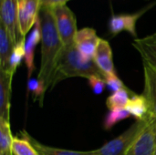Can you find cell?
<instances>
[{
	"label": "cell",
	"instance_id": "cell-1",
	"mask_svg": "<svg viewBox=\"0 0 156 155\" xmlns=\"http://www.w3.org/2000/svg\"><path fill=\"white\" fill-rule=\"evenodd\" d=\"M38 19L41 27V62L37 79L47 91L51 88L53 75L64 45L57 30L51 8L40 7Z\"/></svg>",
	"mask_w": 156,
	"mask_h": 155
},
{
	"label": "cell",
	"instance_id": "cell-2",
	"mask_svg": "<svg viewBox=\"0 0 156 155\" xmlns=\"http://www.w3.org/2000/svg\"><path fill=\"white\" fill-rule=\"evenodd\" d=\"M92 75L103 77V73L99 69L94 60H85L75 44L64 47L53 75L50 90L64 79L74 77L89 79Z\"/></svg>",
	"mask_w": 156,
	"mask_h": 155
},
{
	"label": "cell",
	"instance_id": "cell-3",
	"mask_svg": "<svg viewBox=\"0 0 156 155\" xmlns=\"http://www.w3.org/2000/svg\"><path fill=\"white\" fill-rule=\"evenodd\" d=\"M146 120L136 121L135 123H133L121 135L108 142L101 148L92 151L93 155H124L142 131V129L144 127Z\"/></svg>",
	"mask_w": 156,
	"mask_h": 155
},
{
	"label": "cell",
	"instance_id": "cell-4",
	"mask_svg": "<svg viewBox=\"0 0 156 155\" xmlns=\"http://www.w3.org/2000/svg\"><path fill=\"white\" fill-rule=\"evenodd\" d=\"M54 16L57 30L64 47L74 44L75 37L79 31L77 28V20L74 13L67 5L51 8Z\"/></svg>",
	"mask_w": 156,
	"mask_h": 155
},
{
	"label": "cell",
	"instance_id": "cell-5",
	"mask_svg": "<svg viewBox=\"0 0 156 155\" xmlns=\"http://www.w3.org/2000/svg\"><path fill=\"white\" fill-rule=\"evenodd\" d=\"M156 152V117L152 113L124 155H154Z\"/></svg>",
	"mask_w": 156,
	"mask_h": 155
},
{
	"label": "cell",
	"instance_id": "cell-6",
	"mask_svg": "<svg viewBox=\"0 0 156 155\" xmlns=\"http://www.w3.org/2000/svg\"><path fill=\"white\" fill-rule=\"evenodd\" d=\"M0 23L4 25L15 45L24 38L18 24V0H0Z\"/></svg>",
	"mask_w": 156,
	"mask_h": 155
},
{
	"label": "cell",
	"instance_id": "cell-7",
	"mask_svg": "<svg viewBox=\"0 0 156 155\" xmlns=\"http://www.w3.org/2000/svg\"><path fill=\"white\" fill-rule=\"evenodd\" d=\"M40 10L39 0H18V24L23 37L34 27Z\"/></svg>",
	"mask_w": 156,
	"mask_h": 155
},
{
	"label": "cell",
	"instance_id": "cell-8",
	"mask_svg": "<svg viewBox=\"0 0 156 155\" xmlns=\"http://www.w3.org/2000/svg\"><path fill=\"white\" fill-rule=\"evenodd\" d=\"M100 38L96 30L90 27H84L77 32L74 44L85 60H93Z\"/></svg>",
	"mask_w": 156,
	"mask_h": 155
},
{
	"label": "cell",
	"instance_id": "cell-9",
	"mask_svg": "<svg viewBox=\"0 0 156 155\" xmlns=\"http://www.w3.org/2000/svg\"><path fill=\"white\" fill-rule=\"evenodd\" d=\"M149 8V7H148ZM148 8L143 9L133 14H122L113 15L109 22V29L112 36L120 34L122 31H127L134 37H137L136 23L138 19L148 10Z\"/></svg>",
	"mask_w": 156,
	"mask_h": 155
},
{
	"label": "cell",
	"instance_id": "cell-10",
	"mask_svg": "<svg viewBox=\"0 0 156 155\" xmlns=\"http://www.w3.org/2000/svg\"><path fill=\"white\" fill-rule=\"evenodd\" d=\"M14 75L9 71H0V119L8 122H10V100Z\"/></svg>",
	"mask_w": 156,
	"mask_h": 155
},
{
	"label": "cell",
	"instance_id": "cell-11",
	"mask_svg": "<svg viewBox=\"0 0 156 155\" xmlns=\"http://www.w3.org/2000/svg\"><path fill=\"white\" fill-rule=\"evenodd\" d=\"M41 42V27H40V22L37 18L32 31L30 32L27 39L26 40L25 45V64L27 69V79H31V76L35 70V63H34V58H35V49L37 44Z\"/></svg>",
	"mask_w": 156,
	"mask_h": 155
},
{
	"label": "cell",
	"instance_id": "cell-12",
	"mask_svg": "<svg viewBox=\"0 0 156 155\" xmlns=\"http://www.w3.org/2000/svg\"><path fill=\"white\" fill-rule=\"evenodd\" d=\"M133 48L139 52L143 62L156 69V32L133 41Z\"/></svg>",
	"mask_w": 156,
	"mask_h": 155
},
{
	"label": "cell",
	"instance_id": "cell-13",
	"mask_svg": "<svg viewBox=\"0 0 156 155\" xmlns=\"http://www.w3.org/2000/svg\"><path fill=\"white\" fill-rule=\"evenodd\" d=\"M93 60L99 69L103 73V76L105 74L115 72L112 50L110 46V43L107 40L100 38Z\"/></svg>",
	"mask_w": 156,
	"mask_h": 155
},
{
	"label": "cell",
	"instance_id": "cell-14",
	"mask_svg": "<svg viewBox=\"0 0 156 155\" xmlns=\"http://www.w3.org/2000/svg\"><path fill=\"white\" fill-rule=\"evenodd\" d=\"M144 64V96L146 98L150 112L156 117V69L149 64Z\"/></svg>",
	"mask_w": 156,
	"mask_h": 155
},
{
	"label": "cell",
	"instance_id": "cell-15",
	"mask_svg": "<svg viewBox=\"0 0 156 155\" xmlns=\"http://www.w3.org/2000/svg\"><path fill=\"white\" fill-rule=\"evenodd\" d=\"M125 110L136 121H145L151 114L147 100L144 94H133L125 107Z\"/></svg>",
	"mask_w": 156,
	"mask_h": 155
},
{
	"label": "cell",
	"instance_id": "cell-16",
	"mask_svg": "<svg viewBox=\"0 0 156 155\" xmlns=\"http://www.w3.org/2000/svg\"><path fill=\"white\" fill-rule=\"evenodd\" d=\"M15 44L7 30L0 23V71H8L10 58Z\"/></svg>",
	"mask_w": 156,
	"mask_h": 155
},
{
	"label": "cell",
	"instance_id": "cell-17",
	"mask_svg": "<svg viewBox=\"0 0 156 155\" xmlns=\"http://www.w3.org/2000/svg\"><path fill=\"white\" fill-rule=\"evenodd\" d=\"M24 136H26L34 148L37 150L38 155H93L92 151L89 152H80V151H70V150H65V149H59V148H54L50 146H47L39 142H37L36 139H34L31 135H29L28 132L26 131H22L20 132Z\"/></svg>",
	"mask_w": 156,
	"mask_h": 155
},
{
	"label": "cell",
	"instance_id": "cell-18",
	"mask_svg": "<svg viewBox=\"0 0 156 155\" xmlns=\"http://www.w3.org/2000/svg\"><path fill=\"white\" fill-rule=\"evenodd\" d=\"M13 135L10 128V122L0 119V155L12 154Z\"/></svg>",
	"mask_w": 156,
	"mask_h": 155
},
{
	"label": "cell",
	"instance_id": "cell-19",
	"mask_svg": "<svg viewBox=\"0 0 156 155\" xmlns=\"http://www.w3.org/2000/svg\"><path fill=\"white\" fill-rule=\"evenodd\" d=\"M130 99V91L127 88H124L109 96L106 100V106L110 111L125 109Z\"/></svg>",
	"mask_w": 156,
	"mask_h": 155
},
{
	"label": "cell",
	"instance_id": "cell-20",
	"mask_svg": "<svg viewBox=\"0 0 156 155\" xmlns=\"http://www.w3.org/2000/svg\"><path fill=\"white\" fill-rule=\"evenodd\" d=\"M21 134V133H20ZM13 155H38L37 150L34 148L30 141L21 134V138L14 137L12 143Z\"/></svg>",
	"mask_w": 156,
	"mask_h": 155
},
{
	"label": "cell",
	"instance_id": "cell-21",
	"mask_svg": "<svg viewBox=\"0 0 156 155\" xmlns=\"http://www.w3.org/2000/svg\"><path fill=\"white\" fill-rule=\"evenodd\" d=\"M131 117V114L125 109H119V110H112L110 111L104 120H103V129L105 131H111L117 123L122 121H124Z\"/></svg>",
	"mask_w": 156,
	"mask_h": 155
},
{
	"label": "cell",
	"instance_id": "cell-22",
	"mask_svg": "<svg viewBox=\"0 0 156 155\" xmlns=\"http://www.w3.org/2000/svg\"><path fill=\"white\" fill-rule=\"evenodd\" d=\"M25 45L26 40L25 37L20 39L16 44L14 46L11 58H10V64H9V72L15 74L16 69L22 62V59L25 58Z\"/></svg>",
	"mask_w": 156,
	"mask_h": 155
},
{
	"label": "cell",
	"instance_id": "cell-23",
	"mask_svg": "<svg viewBox=\"0 0 156 155\" xmlns=\"http://www.w3.org/2000/svg\"><path fill=\"white\" fill-rule=\"evenodd\" d=\"M27 91L31 93L34 101H38L39 105L42 106L46 90L37 78L27 79Z\"/></svg>",
	"mask_w": 156,
	"mask_h": 155
},
{
	"label": "cell",
	"instance_id": "cell-24",
	"mask_svg": "<svg viewBox=\"0 0 156 155\" xmlns=\"http://www.w3.org/2000/svg\"><path fill=\"white\" fill-rule=\"evenodd\" d=\"M103 78H104V80H105V83H106V87L112 92H116V91L125 88L123 82L117 76L116 72L110 73V74H105L103 76Z\"/></svg>",
	"mask_w": 156,
	"mask_h": 155
},
{
	"label": "cell",
	"instance_id": "cell-25",
	"mask_svg": "<svg viewBox=\"0 0 156 155\" xmlns=\"http://www.w3.org/2000/svg\"><path fill=\"white\" fill-rule=\"evenodd\" d=\"M88 80H89V85L94 94L101 95L104 91L106 83H105L104 78L102 76L92 75L88 79Z\"/></svg>",
	"mask_w": 156,
	"mask_h": 155
},
{
	"label": "cell",
	"instance_id": "cell-26",
	"mask_svg": "<svg viewBox=\"0 0 156 155\" xmlns=\"http://www.w3.org/2000/svg\"><path fill=\"white\" fill-rule=\"evenodd\" d=\"M69 0H39L40 7H49L54 8L56 6L64 5Z\"/></svg>",
	"mask_w": 156,
	"mask_h": 155
},
{
	"label": "cell",
	"instance_id": "cell-27",
	"mask_svg": "<svg viewBox=\"0 0 156 155\" xmlns=\"http://www.w3.org/2000/svg\"><path fill=\"white\" fill-rule=\"evenodd\" d=\"M154 155H156V152H155V154H154Z\"/></svg>",
	"mask_w": 156,
	"mask_h": 155
}]
</instances>
